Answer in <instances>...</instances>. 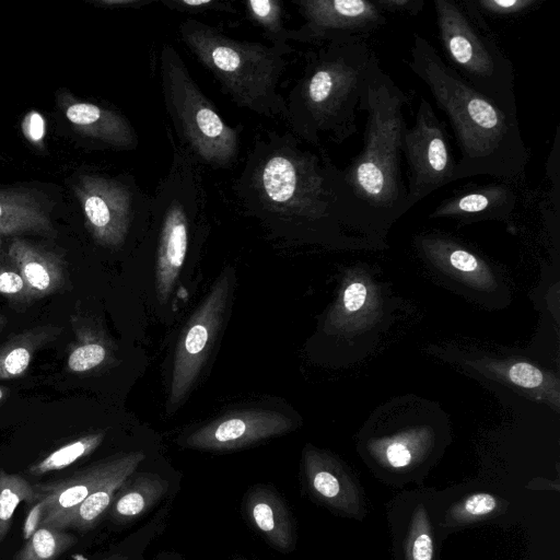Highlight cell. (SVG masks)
Masks as SVG:
<instances>
[{
	"label": "cell",
	"mask_w": 560,
	"mask_h": 560,
	"mask_svg": "<svg viewBox=\"0 0 560 560\" xmlns=\"http://www.w3.org/2000/svg\"><path fill=\"white\" fill-rule=\"evenodd\" d=\"M338 172L325 150L316 154L290 131L267 130L254 140L232 189L244 211L277 231L351 247L378 245L341 232Z\"/></svg>",
	"instance_id": "obj_1"
},
{
	"label": "cell",
	"mask_w": 560,
	"mask_h": 560,
	"mask_svg": "<svg viewBox=\"0 0 560 560\" xmlns=\"http://www.w3.org/2000/svg\"><path fill=\"white\" fill-rule=\"evenodd\" d=\"M408 102L372 51L358 106L366 113L363 147L346 168H339L337 203L341 224L375 242L409 210L401 172Z\"/></svg>",
	"instance_id": "obj_2"
},
{
	"label": "cell",
	"mask_w": 560,
	"mask_h": 560,
	"mask_svg": "<svg viewBox=\"0 0 560 560\" xmlns=\"http://www.w3.org/2000/svg\"><path fill=\"white\" fill-rule=\"evenodd\" d=\"M406 62L450 119L460 152L455 180L490 175L515 182L524 176L528 153L517 115L475 90L417 33Z\"/></svg>",
	"instance_id": "obj_3"
},
{
	"label": "cell",
	"mask_w": 560,
	"mask_h": 560,
	"mask_svg": "<svg viewBox=\"0 0 560 560\" xmlns=\"http://www.w3.org/2000/svg\"><path fill=\"white\" fill-rule=\"evenodd\" d=\"M372 50L365 39L323 44L305 54L301 78L285 98V122L299 140L337 144L357 131V110Z\"/></svg>",
	"instance_id": "obj_4"
},
{
	"label": "cell",
	"mask_w": 560,
	"mask_h": 560,
	"mask_svg": "<svg viewBox=\"0 0 560 560\" xmlns=\"http://www.w3.org/2000/svg\"><path fill=\"white\" fill-rule=\"evenodd\" d=\"M179 37L238 107L268 118H287L278 83L292 47L238 40L196 19L184 20Z\"/></svg>",
	"instance_id": "obj_5"
},
{
	"label": "cell",
	"mask_w": 560,
	"mask_h": 560,
	"mask_svg": "<svg viewBox=\"0 0 560 560\" xmlns=\"http://www.w3.org/2000/svg\"><path fill=\"white\" fill-rule=\"evenodd\" d=\"M159 63L164 107L177 142L200 165L232 166L238 155L243 125L231 126L221 117L173 45L162 47Z\"/></svg>",
	"instance_id": "obj_6"
},
{
	"label": "cell",
	"mask_w": 560,
	"mask_h": 560,
	"mask_svg": "<svg viewBox=\"0 0 560 560\" xmlns=\"http://www.w3.org/2000/svg\"><path fill=\"white\" fill-rule=\"evenodd\" d=\"M439 39L452 69L475 90L517 115L515 72L471 1L434 0Z\"/></svg>",
	"instance_id": "obj_7"
},
{
	"label": "cell",
	"mask_w": 560,
	"mask_h": 560,
	"mask_svg": "<svg viewBox=\"0 0 560 560\" xmlns=\"http://www.w3.org/2000/svg\"><path fill=\"white\" fill-rule=\"evenodd\" d=\"M93 241L108 249H120L148 225L151 196L130 174H79L72 185Z\"/></svg>",
	"instance_id": "obj_8"
},
{
	"label": "cell",
	"mask_w": 560,
	"mask_h": 560,
	"mask_svg": "<svg viewBox=\"0 0 560 560\" xmlns=\"http://www.w3.org/2000/svg\"><path fill=\"white\" fill-rule=\"evenodd\" d=\"M231 269L215 280L186 323L174 353L167 412H173L195 385L218 337L233 284Z\"/></svg>",
	"instance_id": "obj_9"
},
{
	"label": "cell",
	"mask_w": 560,
	"mask_h": 560,
	"mask_svg": "<svg viewBox=\"0 0 560 560\" xmlns=\"http://www.w3.org/2000/svg\"><path fill=\"white\" fill-rule=\"evenodd\" d=\"M402 153L408 166L409 209L455 180L456 161L451 153L447 133L423 97L419 101L413 126L405 131Z\"/></svg>",
	"instance_id": "obj_10"
},
{
	"label": "cell",
	"mask_w": 560,
	"mask_h": 560,
	"mask_svg": "<svg viewBox=\"0 0 560 560\" xmlns=\"http://www.w3.org/2000/svg\"><path fill=\"white\" fill-rule=\"evenodd\" d=\"M303 24L290 30L289 40L327 44L365 39L385 25V13L370 0H292Z\"/></svg>",
	"instance_id": "obj_11"
},
{
	"label": "cell",
	"mask_w": 560,
	"mask_h": 560,
	"mask_svg": "<svg viewBox=\"0 0 560 560\" xmlns=\"http://www.w3.org/2000/svg\"><path fill=\"white\" fill-rule=\"evenodd\" d=\"M292 428L293 421L282 412L244 409L197 428L180 440V445L199 451H235L285 434Z\"/></svg>",
	"instance_id": "obj_12"
},
{
	"label": "cell",
	"mask_w": 560,
	"mask_h": 560,
	"mask_svg": "<svg viewBox=\"0 0 560 560\" xmlns=\"http://www.w3.org/2000/svg\"><path fill=\"white\" fill-rule=\"evenodd\" d=\"M145 455L140 451L120 453L90 465L68 478L35 485L38 500L45 504L42 525H48L63 513L78 506L90 493L109 478ZM40 525V526H42Z\"/></svg>",
	"instance_id": "obj_13"
},
{
	"label": "cell",
	"mask_w": 560,
	"mask_h": 560,
	"mask_svg": "<svg viewBox=\"0 0 560 560\" xmlns=\"http://www.w3.org/2000/svg\"><path fill=\"white\" fill-rule=\"evenodd\" d=\"M74 131L103 148L129 151L139 144V137L130 120L119 110L74 97L67 90L57 95Z\"/></svg>",
	"instance_id": "obj_14"
},
{
	"label": "cell",
	"mask_w": 560,
	"mask_h": 560,
	"mask_svg": "<svg viewBox=\"0 0 560 560\" xmlns=\"http://www.w3.org/2000/svg\"><path fill=\"white\" fill-rule=\"evenodd\" d=\"M302 468L304 487L313 500L346 515H360L363 499L359 486L334 457L307 445Z\"/></svg>",
	"instance_id": "obj_15"
},
{
	"label": "cell",
	"mask_w": 560,
	"mask_h": 560,
	"mask_svg": "<svg viewBox=\"0 0 560 560\" xmlns=\"http://www.w3.org/2000/svg\"><path fill=\"white\" fill-rule=\"evenodd\" d=\"M242 512L248 526L273 550L281 553L295 550L298 535L294 517L273 486H250L243 495Z\"/></svg>",
	"instance_id": "obj_16"
},
{
	"label": "cell",
	"mask_w": 560,
	"mask_h": 560,
	"mask_svg": "<svg viewBox=\"0 0 560 560\" xmlns=\"http://www.w3.org/2000/svg\"><path fill=\"white\" fill-rule=\"evenodd\" d=\"M517 197L506 183H492L456 191L442 200L429 214L431 219H456L463 223L481 220L506 221L511 218Z\"/></svg>",
	"instance_id": "obj_17"
},
{
	"label": "cell",
	"mask_w": 560,
	"mask_h": 560,
	"mask_svg": "<svg viewBox=\"0 0 560 560\" xmlns=\"http://www.w3.org/2000/svg\"><path fill=\"white\" fill-rule=\"evenodd\" d=\"M7 253L19 267L34 301L56 294L66 285L61 255L21 237L12 240Z\"/></svg>",
	"instance_id": "obj_18"
},
{
	"label": "cell",
	"mask_w": 560,
	"mask_h": 560,
	"mask_svg": "<svg viewBox=\"0 0 560 560\" xmlns=\"http://www.w3.org/2000/svg\"><path fill=\"white\" fill-rule=\"evenodd\" d=\"M73 340L68 346L66 366L72 374H90L115 361V348L101 323L74 312L70 316Z\"/></svg>",
	"instance_id": "obj_19"
},
{
	"label": "cell",
	"mask_w": 560,
	"mask_h": 560,
	"mask_svg": "<svg viewBox=\"0 0 560 560\" xmlns=\"http://www.w3.org/2000/svg\"><path fill=\"white\" fill-rule=\"evenodd\" d=\"M23 234L56 235L47 202L27 189H0V236Z\"/></svg>",
	"instance_id": "obj_20"
},
{
	"label": "cell",
	"mask_w": 560,
	"mask_h": 560,
	"mask_svg": "<svg viewBox=\"0 0 560 560\" xmlns=\"http://www.w3.org/2000/svg\"><path fill=\"white\" fill-rule=\"evenodd\" d=\"M171 483L155 472H135L121 485L108 509L118 526H127L147 515L170 492Z\"/></svg>",
	"instance_id": "obj_21"
},
{
	"label": "cell",
	"mask_w": 560,
	"mask_h": 560,
	"mask_svg": "<svg viewBox=\"0 0 560 560\" xmlns=\"http://www.w3.org/2000/svg\"><path fill=\"white\" fill-rule=\"evenodd\" d=\"M62 328L42 325L25 329L0 346V381L22 376L28 370L36 352L61 334Z\"/></svg>",
	"instance_id": "obj_22"
},
{
	"label": "cell",
	"mask_w": 560,
	"mask_h": 560,
	"mask_svg": "<svg viewBox=\"0 0 560 560\" xmlns=\"http://www.w3.org/2000/svg\"><path fill=\"white\" fill-rule=\"evenodd\" d=\"M141 463L137 462L122 468L106 482L90 493L78 506L63 513L45 526L56 528H92L108 511L114 497L121 485L133 474Z\"/></svg>",
	"instance_id": "obj_23"
},
{
	"label": "cell",
	"mask_w": 560,
	"mask_h": 560,
	"mask_svg": "<svg viewBox=\"0 0 560 560\" xmlns=\"http://www.w3.org/2000/svg\"><path fill=\"white\" fill-rule=\"evenodd\" d=\"M171 510L172 500H166L150 520L100 560H144L148 548L165 530Z\"/></svg>",
	"instance_id": "obj_24"
},
{
	"label": "cell",
	"mask_w": 560,
	"mask_h": 560,
	"mask_svg": "<svg viewBox=\"0 0 560 560\" xmlns=\"http://www.w3.org/2000/svg\"><path fill=\"white\" fill-rule=\"evenodd\" d=\"M105 432L97 431L80 436L34 463L28 472L32 476H43L67 468L75 462L91 455L103 443Z\"/></svg>",
	"instance_id": "obj_25"
},
{
	"label": "cell",
	"mask_w": 560,
	"mask_h": 560,
	"mask_svg": "<svg viewBox=\"0 0 560 560\" xmlns=\"http://www.w3.org/2000/svg\"><path fill=\"white\" fill-rule=\"evenodd\" d=\"M39 494L35 486L18 474L0 469V542L8 534L18 506L35 503Z\"/></svg>",
	"instance_id": "obj_26"
},
{
	"label": "cell",
	"mask_w": 560,
	"mask_h": 560,
	"mask_svg": "<svg viewBox=\"0 0 560 560\" xmlns=\"http://www.w3.org/2000/svg\"><path fill=\"white\" fill-rule=\"evenodd\" d=\"M243 4L246 18L260 26L271 45L289 44L290 30L283 22L284 8L281 0H246Z\"/></svg>",
	"instance_id": "obj_27"
},
{
	"label": "cell",
	"mask_w": 560,
	"mask_h": 560,
	"mask_svg": "<svg viewBox=\"0 0 560 560\" xmlns=\"http://www.w3.org/2000/svg\"><path fill=\"white\" fill-rule=\"evenodd\" d=\"M75 544V538L56 527L42 525L24 544L14 560H56Z\"/></svg>",
	"instance_id": "obj_28"
},
{
	"label": "cell",
	"mask_w": 560,
	"mask_h": 560,
	"mask_svg": "<svg viewBox=\"0 0 560 560\" xmlns=\"http://www.w3.org/2000/svg\"><path fill=\"white\" fill-rule=\"evenodd\" d=\"M405 548L406 560H434L431 521L422 504H419L412 513Z\"/></svg>",
	"instance_id": "obj_29"
},
{
	"label": "cell",
	"mask_w": 560,
	"mask_h": 560,
	"mask_svg": "<svg viewBox=\"0 0 560 560\" xmlns=\"http://www.w3.org/2000/svg\"><path fill=\"white\" fill-rule=\"evenodd\" d=\"M499 508L500 501L495 495L472 493L450 510L447 520L452 525H465L493 514Z\"/></svg>",
	"instance_id": "obj_30"
},
{
	"label": "cell",
	"mask_w": 560,
	"mask_h": 560,
	"mask_svg": "<svg viewBox=\"0 0 560 560\" xmlns=\"http://www.w3.org/2000/svg\"><path fill=\"white\" fill-rule=\"evenodd\" d=\"M0 295L15 304L34 301L19 267L8 253L0 255Z\"/></svg>",
	"instance_id": "obj_31"
},
{
	"label": "cell",
	"mask_w": 560,
	"mask_h": 560,
	"mask_svg": "<svg viewBox=\"0 0 560 560\" xmlns=\"http://www.w3.org/2000/svg\"><path fill=\"white\" fill-rule=\"evenodd\" d=\"M481 15L517 18L534 10L544 0H470Z\"/></svg>",
	"instance_id": "obj_32"
},
{
	"label": "cell",
	"mask_w": 560,
	"mask_h": 560,
	"mask_svg": "<svg viewBox=\"0 0 560 560\" xmlns=\"http://www.w3.org/2000/svg\"><path fill=\"white\" fill-rule=\"evenodd\" d=\"M172 11L187 14H203L207 12L236 13V8L230 1L220 0H161Z\"/></svg>",
	"instance_id": "obj_33"
},
{
	"label": "cell",
	"mask_w": 560,
	"mask_h": 560,
	"mask_svg": "<svg viewBox=\"0 0 560 560\" xmlns=\"http://www.w3.org/2000/svg\"><path fill=\"white\" fill-rule=\"evenodd\" d=\"M508 375L512 383L524 388H535L544 382L541 371L526 362H516L511 365Z\"/></svg>",
	"instance_id": "obj_34"
},
{
	"label": "cell",
	"mask_w": 560,
	"mask_h": 560,
	"mask_svg": "<svg viewBox=\"0 0 560 560\" xmlns=\"http://www.w3.org/2000/svg\"><path fill=\"white\" fill-rule=\"evenodd\" d=\"M413 448L405 441H392L387 443L383 451V458L392 468H405L413 460Z\"/></svg>",
	"instance_id": "obj_35"
},
{
	"label": "cell",
	"mask_w": 560,
	"mask_h": 560,
	"mask_svg": "<svg viewBox=\"0 0 560 560\" xmlns=\"http://www.w3.org/2000/svg\"><path fill=\"white\" fill-rule=\"evenodd\" d=\"M377 7L385 13H399L417 16L424 7V0H374Z\"/></svg>",
	"instance_id": "obj_36"
},
{
	"label": "cell",
	"mask_w": 560,
	"mask_h": 560,
	"mask_svg": "<svg viewBox=\"0 0 560 560\" xmlns=\"http://www.w3.org/2000/svg\"><path fill=\"white\" fill-rule=\"evenodd\" d=\"M368 290L361 282H351L342 294V306L346 312L353 313L362 308L366 300Z\"/></svg>",
	"instance_id": "obj_37"
},
{
	"label": "cell",
	"mask_w": 560,
	"mask_h": 560,
	"mask_svg": "<svg viewBox=\"0 0 560 560\" xmlns=\"http://www.w3.org/2000/svg\"><path fill=\"white\" fill-rule=\"evenodd\" d=\"M24 136L34 144L40 143L45 137V120L37 112H30L22 124Z\"/></svg>",
	"instance_id": "obj_38"
},
{
	"label": "cell",
	"mask_w": 560,
	"mask_h": 560,
	"mask_svg": "<svg viewBox=\"0 0 560 560\" xmlns=\"http://www.w3.org/2000/svg\"><path fill=\"white\" fill-rule=\"evenodd\" d=\"M45 515V504L43 500H37L30 509L23 524V538L27 540L42 525Z\"/></svg>",
	"instance_id": "obj_39"
},
{
	"label": "cell",
	"mask_w": 560,
	"mask_h": 560,
	"mask_svg": "<svg viewBox=\"0 0 560 560\" xmlns=\"http://www.w3.org/2000/svg\"><path fill=\"white\" fill-rule=\"evenodd\" d=\"M154 0H97L95 4L108 9H141Z\"/></svg>",
	"instance_id": "obj_40"
},
{
	"label": "cell",
	"mask_w": 560,
	"mask_h": 560,
	"mask_svg": "<svg viewBox=\"0 0 560 560\" xmlns=\"http://www.w3.org/2000/svg\"><path fill=\"white\" fill-rule=\"evenodd\" d=\"M153 560H186V558L174 550H161L155 555Z\"/></svg>",
	"instance_id": "obj_41"
},
{
	"label": "cell",
	"mask_w": 560,
	"mask_h": 560,
	"mask_svg": "<svg viewBox=\"0 0 560 560\" xmlns=\"http://www.w3.org/2000/svg\"><path fill=\"white\" fill-rule=\"evenodd\" d=\"M10 394V390L8 387L0 385V406L5 401Z\"/></svg>",
	"instance_id": "obj_42"
},
{
	"label": "cell",
	"mask_w": 560,
	"mask_h": 560,
	"mask_svg": "<svg viewBox=\"0 0 560 560\" xmlns=\"http://www.w3.org/2000/svg\"><path fill=\"white\" fill-rule=\"evenodd\" d=\"M7 323H8L7 317L4 315L0 314V334L4 329Z\"/></svg>",
	"instance_id": "obj_43"
},
{
	"label": "cell",
	"mask_w": 560,
	"mask_h": 560,
	"mask_svg": "<svg viewBox=\"0 0 560 560\" xmlns=\"http://www.w3.org/2000/svg\"><path fill=\"white\" fill-rule=\"evenodd\" d=\"M231 560H256V559H253V558H248V557H245V556H242V555H233L232 556V559Z\"/></svg>",
	"instance_id": "obj_44"
},
{
	"label": "cell",
	"mask_w": 560,
	"mask_h": 560,
	"mask_svg": "<svg viewBox=\"0 0 560 560\" xmlns=\"http://www.w3.org/2000/svg\"><path fill=\"white\" fill-rule=\"evenodd\" d=\"M1 245H2V237L0 236V249H1Z\"/></svg>",
	"instance_id": "obj_45"
}]
</instances>
